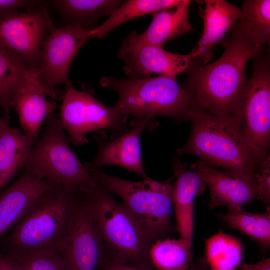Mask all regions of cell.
<instances>
[{
	"instance_id": "30bf717a",
	"label": "cell",
	"mask_w": 270,
	"mask_h": 270,
	"mask_svg": "<svg viewBox=\"0 0 270 270\" xmlns=\"http://www.w3.org/2000/svg\"><path fill=\"white\" fill-rule=\"evenodd\" d=\"M66 270H98L104 248L96 228L84 192H76L66 230L56 247Z\"/></svg>"
},
{
	"instance_id": "4316f807",
	"label": "cell",
	"mask_w": 270,
	"mask_h": 270,
	"mask_svg": "<svg viewBox=\"0 0 270 270\" xmlns=\"http://www.w3.org/2000/svg\"><path fill=\"white\" fill-rule=\"evenodd\" d=\"M28 72L20 60L0 46V101L8 120L12 100L24 86Z\"/></svg>"
},
{
	"instance_id": "9c48e42d",
	"label": "cell",
	"mask_w": 270,
	"mask_h": 270,
	"mask_svg": "<svg viewBox=\"0 0 270 270\" xmlns=\"http://www.w3.org/2000/svg\"><path fill=\"white\" fill-rule=\"evenodd\" d=\"M66 86L60 119L68 135V140L72 144H87V136L96 130H110L112 139L128 131L126 124L128 116L117 114L92 94L75 89L72 82Z\"/></svg>"
},
{
	"instance_id": "ac0fdd59",
	"label": "cell",
	"mask_w": 270,
	"mask_h": 270,
	"mask_svg": "<svg viewBox=\"0 0 270 270\" xmlns=\"http://www.w3.org/2000/svg\"><path fill=\"white\" fill-rule=\"evenodd\" d=\"M56 185L24 170L0 195V238L18 222L42 194Z\"/></svg>"
},
{
	"instance_id": "6da1fadb",
	"label": "cell",
	"mask_w": 270,
	"mask_h": 270,
	"mask_svg": "<svg viewBox=\"0 0 270 270\" xmlns=\"http://www.w3.org/2000/svg\"><path fill=\"white\" fill-rule=\"evenodd\" d=\"M229 36L219 44L224 48L216 61L202 66L194 59L185 72L184 88L193 104L222 118L238 116L248 79V60L264 52L244 34L230 30Z\"/></svg>"
},
{
	"instance_id": "8d00e7d4",
	"label": "cell",
	"mask_w": 270,
	"mask_h": 270,
	"mask_svg": "<svg viewBox=\"0 0 270 270\" xmlns=\"http://www.w3.org/2000/svg\"><path fill=\"white\" fill-rule=\"evenodd\" d=\"M0 270H2V268L1 266H0Z\"/></svg>"
},
{
	"instance_id": "1f68e13d",
	"label": "cell",
	"mask_w": 270,
	"mask_h": 270,
	"mask_svg": "<svg viewBox=\"0 0 270 270\" xmlns=\"http://www.w3.org/2000/svg\"><path fill=\"white\" fill-rule=\"evenodd\" d=\"M38 1L28 0H0V16L17 12L23 8L32 7Z\"/></svg>"
},
{
	"instance_id": "7a4b0ae2",
	"label": "cell",
	"mask_w": 270,
	"mask_h": 270,
	"mask_svg": "<svg viewBox=\"0 0 270 270\" xmlns=\"http://www.w3.org/2000/svg\"><path fill=\"white\" fill-rule=\"evenodd\" d=\"M188 120L192 124L190 136L177 150L178 154L196 156L216 168L255 184L256 169L238 118L219 117L193 104Z\"/></svg>"
},
{
	"instance_id": "d6986e66",
	"label": "cell",
	"mask_w": 270,
	"mask_h": 270,
	"mask_svg": "<svg viewBox=\"0 0 270 270\" xmlns=\"http://www.w3.org/2000/svg\"><path fill=\"white\" fill-rule=\"evenodd\" d=\"M172 168L176 178L173 192L176 229L180 238L192 245L194 199L204 190L206 184L194 167L188 169L178 159L174 160Z\"/></svg>"
},
{
	"instance_id": "d590c367",
	"label": "cell",
	"mask_w": 270,
	"mask_h": 270,
	"mask_svg": "<svg viewBox=\"0 0 270 270\" xmlns=\"http://www.w3.org/2000/svg\"><path fill=\"white\" fill-rule=\"evenodd\" d=\"M2 108V106L0 101V108ZM8 126V120L6 118H2L0 116V132Z\"/></svg>"
},
{
	"instance_id": "7402d4cb",
	"label": "cell",
	"mask_w": 270,
	"mask_h": 270,
	"mask_svg": "<svg viewBox=\"0 0 270 270\" xmlns=\"http://www.w3.org/2000/svg\"><path fill=\"white\" fill-rule=\"evenodd\" d=\"M241 10V18L230 30L244 34L259 46L269 48L270 0H246Z\"/></svg>"
},
{
	"instance_id": "d4e9b609",
	"label": "cell",
	"mask_w": 270,
	"mask_h": 270,
	"mask_svg": "<svg viewBox=\"0 0 270 270\" xmlns=\"http://www.w3.org/2000/svg\"><path fill=\"white\" fill-rule=\"evenodd\" d=\"M192 248L182 238L160 240L150 246L149 259L157 270H186L194 263Z\"/></svg>"
},
{
	"instance_id": "ba28073f",
	"label": "cell",
	"mask_w": 270,
	"mask_h": 270,
	"mask_svg": "<svg viewBox=\"0 0 270 270\" xmlns=\"http://www.w3.org/2000/svg\"><path fill=\"white\" fill-rule=\"evenodd\" d=\"M251 78L237 118L256 169L270 146V56L268 50L253 58Z\"/></svg>"
},
{
	"instance_id": "cb8c5ba5",
	"label": "cell",
	"mask_w": 270,
	"mask_h": 270,
	"mask_svg": "<svg viewBox=\"0 0 270 270\" xmlns=\"http://www.w3.org/2000/svg\"><path fill=\"white\" fill-rule=\"evenodd\" d=\"M180 0H130L123 2L100 26L92 30L93 38H104L114 28L134 18L172 7Z\"/></svg>"
},
{
	"instance_id": "484cf974",
	"label": "cell",
	"mask_w": 270,
	"mask_h": 270,
	"mask_svg": "<svg viewBox=\"0 0 270 270\" xmlns=\"http://www.w3.org/2000/svg\"><path fill=\"white\" fill-rule=\"evenodd\" d=\"M244 247L238 238L220 230L206 241L210 270H236L242 263Z\"/></svg>"
},
{
	"instance_id": "d6a6232c",
	"label": "cell",
	"mask_w": 270,
	"mask_h": 270,
	"mask_svg": "<svg viewBox=\"0 0 270 270\" xmlns=\"http://www.w3.org/2000/svg\"><path fill=\"white\" fill-rule=\"evenodd\" d=\"M240 270H270V259L265 258L254 264H244Z\"/></svg>"
},
{
	"instance_id": "9a60e30c",
	"label": "cell",
	"mask_w": 270,
	"mask_h": 270,
	"mask_svg": "<svg viewBox=\"0 0 270 270\" xmlns=\"http://www.w3.org/2000/svg\"><path fill=\"white\" fill-rule=\"evenodd\" d=\"M48 95L60 100L61 94L50 91L41 83L38 68L29 70L24 86L13 98L11 107L16 112L24 134L36 140L44 121L58 108L56 102L46 99Z\"/></svg>"
},
{
	"instance_id": "8992f818",
	"label": "cell",
	"mask_w": 270,
	"mask_h": 270,
	"mask_svg": "<svg viewBox=\"0 0 270 270\" xmlns=\"http://www.w3.org/2000/svg\"><path fill=\"white\" fill-rule=\"evenodd\" d=\"M91 172L100 186L122 199L152 244L176 230L172 218L174 186L172 178L160 182L148 176L141 181L132 182L107 175L100 170Z\"/></svg>"
},
{
	"instance_id": "44dd1931",
	"label": "cell",
	"mask_w": 270,
	"mask_h": 270,
	"mask_svg": "<svg viewBox=\"0 0 270 270\" xmlns=\"http://www.w3.org/2000/svg\"><path fill=\"white\" fill-rule=\"evenodd\" d=\"M35 140L10 126L0 132V189L24 166Z\"/></svg>"
},
{
	"instance_id": "e575fe53",
	"label": "cell",
	"mask_w": 270,
	"mask_h": 270,
	"mask_svg": "<svg viewBox=\"0 0 270 270\" xmlns=\"http://www.w3.org/2000/svg\"><path fill=\"white\" fill-rule=\"evenodd\" d=\"M186 270H210L206 258H200L194 262Z\"/></svg>"
},
{
	"instance_id": "f1b7e54d",
	"label": "cell",
	"mask_w": 270,
	"mask_h": 270,
	"mask_svg": "<svg viewBox=\"0 0 270 270\" xmlns=\"http://www.w3.org/2000/svg\"><path fill=\"white\" fill-rule=\"evenodd\" d=\"M12 260L22 270H66L64 261L57 252L37 254Z\"/></svg>"
},
{
	"instance_id": "7c38bea8",
	"label": "cell",
	"mask_w": 270,
	"mask_h": 270,
	"mask_svg": "<svg viewBox=\"0 0 270 270\" xmlns=\"http://www.w3.org/2000/svg\"><path fill=\"white\" fill-rule=\"evenodd\" d=\"M52 23L44 10L0 16V46L20 60L28 69L38 68L46 32Z\"/></svg>"
},
{
	"instance_id": "ffe728a7",
	"label": "cell",
	"mask_w": 270,
	"mask_h": 270,
	"mask_svg": "<svg viewBox=\"0 0 270 270\" xmlns=\"http://www.w3.org/2000/svg\"><path fill=\"white\" fill-rule=\"evenodd\" d=\"M192 1L180 0L176 4L152 14V20L142 34L133 32L124 39V45L150 44L163 47L172 40L193 30L189 21Z\"/></svg>"
},
{
	"instance_id": "2e32d148",
	"label": "cell",
	"mask_w": 270,
	"mask_h": 270,
	"mask_svg": "<svg viewBox=\"0 0 270 270\" xmlns=\"http://www.w3.org/2000/svg\"><path fill=\"white\" fill-rule=\"evenodd\" d=\"M199 8L204 30L197 46L191 51L194 59L205 66L214 58L213 50L241 18L242 10L224 0H204Z\"/></svg>"
},
{
	"instance_id": "603a6c76",
	"label": "cell",
	"mask_w": 270,
	"mask_h": 270,
	"mask_svg": "<svg viewBox=\"0 0 270 270\" xmlns=\"http://www.w3.org/2000/svg\"><path fill=\"white\" fill-rule=\"evenodd\" d=\"M124 1L120 0H58L56 6L69 25L90 29L102 17L110 16ZM92 30V29H91Z\"/></svg>"
},
{
	"instance_id": "4dcf8cb0",
	"label": "cell",
	"mask_w": 270,
	"mask_h": 270,
	"mask_svg": "<svg viewBox=\"0 0 270 270\" xmlns=\"http://www.w3.org/2000/svg\"><path fill=\"white\" fill-rule=\"evenodd\" d=\"M98 270H157L151 264H134L109 260H102Z\"/></svg>"
},
{
	"instance_id": "836d02e7",
	"label": "cell",
	"mask_w": 270,
	"mask_h": 270,
	"mask_svg": "<svg viewBox=\"0 0 270 270\" xmlns=\"http://www.w3.org/2000/svg\"><path fill=\"white\" fill-rule=\"evenodd\" d=\"M0 266L2 270H22L20 266L9 257L0 256Z\"/></svg>"
},
{
	"instance_id": "3957f363",
	"label": "cell",
	"mask_w": 270,
	"mask_h": 270,
	"mask_svg": "<svg viewBox=\"0 0 270 270\" xmlns=\"http://www.w3.org/2000/svg\"><path fill=\"white\" fill-rule=\"evenodd\" d=\"M101 86L116 91L119 98L112 108L121 116L170 118L178 123L188 120L193 104L190 94L176 78L160 76L145 78L118 79L104 76Z\"/></svg>"
},
{
	"instance_id": "52a82bcc",
	"label": "cell",
	"mask_w": 270,
	"mask_h": 270,
	"mask_svg": "<svg viewBox=\"0 0 270 270\" xmlns=\"http://www.w3.org/2000/svg\"><path fill=\"white\" fill-rule=\"evenodd\" d=\"M22 168L74 192H88L98 184L93 173L70 148L61 120L53 114L46 118L44 134Z\"/></svg>"
},
{
	"instance_id": "83f0119b",
	"label": "cell",
	"mask_w": 270,
	"mask_h": 270,
	"mask_svg": "<svg viewBox=\"0 0 270 270\" xmlns=\"http://www.w3.org/2000/svg\"><path fill=\"white\" fill-rule=\"evenodd\" d=\"M230 228L236 229L251 238L263 252L270 247V210L256 214L247 212L242 208L228 210L226 213L218 216Z\"/></svg>"
},
{
	"instance_id": "277c9868",
	"label": "cell",
	"mask_w": 270,
	"mask_h": 270,
	"mask_svg": "<svg viewBox=\"0 0 270 270\" xmlns=\"http://www.w3.org/2000/svg\"><path fill=\"white\" fill-rule=\"evenodd\" d=\"M84 194L104 248V259L151 264L148 251L152 243L124 205L98 184Z\"/></svg>"
},
{
	"instance_id": "8fae6325",
	"label": "cell",
	"mask_w": 270,
	"mask_h": 270,
	"mask_svg": "<svg viewBox=\"0 0 270 270\" xmlns=\"http://www.w3.org/2000/svg\"><path fill=\"white\" fill-rule=\"evenodd\" d=\"M50 29V34L44 42L38 70L42 84L54 92L56 86L71 82V64L81 48L93 38L92 30L76 26L57 28L52 24Z\"/></svg>"
},
{
	"instance_id": "f546056e",
	"label": "cell",
	"mask_w": 270,
	"mask_h": 270,
	"mask_svg": "<svg viewBox=\"0 0 270 270\" xmlns=\"http://www.w3.org/2000/svg\"><path fill=\"white\" fill-rule=\"evenodd\" d=\"M255 184L256 198L267 206L270 203V156L268 154L256 167Z\"/></svg>"
},
{
	"instance_id": "4fadbf2b",
	"label": "cell",
	"mask_w": 270,
	"mask_h": 270,
	"mask_svg": "<svg viewBox=\"0 0 270 270\" xmlns=\"http://www.w3.org/2000/svg\"><path fill=\"white\" fill-rule=\"evenodd\" d=\"M131 124V130L110 141L106 140L103 136H96L98 152L94 160L85 163L88 170H100L106 166L115 165L140 174L144 178L148 176L142 163L140 138L145 130L156 129L158 123L156 118L134 117Z\"/></svg>"
},
{
	"instance_id": "5bb4252c",
	"label": "cell",
	"mask_w": 270,
	"mask_h": 270,
	"mask_svg": "<svg viewBox=\"0 0 270 270\" xmlns=\"http://www.w3.org/2000/svg\"><path fill=\"white\" fill-rule=\"evenodd\" d=\"M118 56L125 62L123 70L130 78H148L152 74L176 78L186 70L194 60L191 52L179 54L147 44H122Z\"/></svg>"
},
{
	"instance_id": "5b68a950",
	"label": "cell",
	"mask_w": 270,
	"mask_h": 270,
	"mask_svg": "<svg viewBox=\"0 0 270 270\" xmlns=\"http://www.w3.org/2000/svg\"><path fill=\"white\" fill-rule=\"evenodd\" d=\"M74 192L56 184L42 194L16 225L10 238L12 260L57 252L66 228Z\"/></svg>"
},
{
	"instance_id": "e0dca14e",
	"label": "cell",
	"mask_w": 270,
	"mask_h": 270,
	"mask_svg": "<svg viewBox=\"0 0 270 270\" xmlns=\"http://www.w3.org/2000/svg\"><path fill=\"white\" fill-rule=\"evenodd\" d=\"M210 190L208 208H242L256 198V184L217 168L200 159L192 166Z\"/></svg>"
}]
</instances>
